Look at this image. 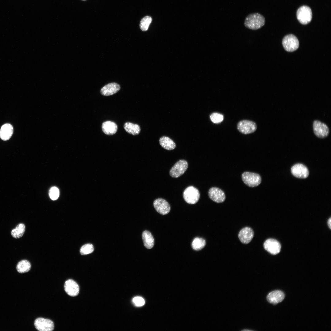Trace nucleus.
Wrapping results in <instances>:
<instances>
[{
	"mask_svg": "<svg viewBox=\"0 0 331 331\" xmlns=\"http://www.w3.org/2000/svg\"><path fill=\"white\" fill-rule=\"evenodd\" d=\"M265 23L264 17L259 13H255L250 14L246 17L244 25L249 29L257 30L263 26Z\"/></svg>",
	"mask_w": 331,
	"mask_h": 331,
	"instance_id": "nucleus-1",
	"label": "nucleus"
},
{
	"mask_svg": "<svg viewBox=\"0 0 331 331\" xmlns=\"http://www.w3.org/2000/svg\"><path fill=\"white\" fill-rule=\"evenodd\" d=\"M297 18L302 25H306L311 21L312 14L310 8L306 6L300 7L296 12Z\"/></svg>",
	"mask_w": 331,
	"mask_h": 331,
	"instance_id": "nucleus-2",
	"label": "nucleus"
},
{
	"mask_svg": "<svg viewBox=\"0 0 331 331\" xmlns=\"http://www.w3.org/2000/svg\"><path fill=\"white\" fill-rule=\"evenodd\" d=\"M242 178L244 183L250 187H254L259 185L261 181V176L256 173L245 172L242 175Z\"/></svg>",
	"mask_w": 331,
	"mask_h": 331,
	"instance_id": "nucleus-3",
	"label": "nucleus"
},
{
	"mask_svg": "<svg viewBox=\"0 0 331 331\" xmlns=\"http://www.w3.org/2000/svg\"><path fill=\"white\" fill-rule=\"evenodd\" d=\"M183 196L184 200L187 203L194 204L199 200L200 193L197 188L193 186H190L184 191Z\"/></svg>",
	"mask_w": 331,
	"mask_h": 331,
	"instance_id": "nucleus-4",
	"label": "nucleus"
},
{
	"mask_svg": "<svg viewBox=\"0 0 331 331\" xmlns=\"http://www.w3.org/2000/svg\"><path fill=\"white\" fill-rule=\"evenodd\" d=\"M282 44L285 50L288 52L296 50L299 47V43L296 37L293 34H288L283 38Z\"/></svg>",
	"mask_w": 331,
	"mask_h": 331,
	"instance_id": "nucleus-5",
	"label": "nucleus"
},
{
	"mask_svg": "<svg viewBox=\"0 0 331 331\" xmlns=\"http://www.w3.org/2000/svg\"><path fill=\"white\" fill-rule=\"evenodd\" d=\"M237 128L240 132L244 134H248L254 132L257 129V126L253 121L243 120L238 123Z\"/></svg>",
	"mask_w": 331,
	"mask_h": 331,
	"instance_id": "nucleus-6",
	"label": "nucleus"
},
{
	"mask_svg": "<svg viewBox=\"0 0 331 331\" xmlns=\"http://www.w3.org/2000/svg\"><path fill=\"white\" fill-rule=\"evenodd\" d=\"M313 127L314 134L319 138H325L329 134V129L328 126L320 121H314Z\"/></svg>",
	"mask_w": 331,
	"mask_h": 331,
	"instance_id": "nucleus-7",
	"label": "nucleus"
},
{
	"mask_svg": "<svg viewBox=\"0 0 331 331\" xmlns=\"http://www.w3.org/2000/svg\"><path fill=\"white\" fill-rule=\"evenodd\" d=\"M188 167L187 162L184 160H181L177 162L170 169V175L172 177H178L184 173Z\"/></svg>",
	"mask_w": 331,
	"mask_h": 331,
	"instance_id": "nucleus-8",
	"label": "nucleus"
},
{
	"mask_svg": "<svg viewBox=\"0 0 331 331\" xmlns=\"http://www.w3.org/2000/svg\"><path fill=\"white\" fill-rule=\"evenodd\" d=\"M35 328L39 331H51L54 328L53 321L48 319L39 318L35 321Z\"/></svg>",
	"mask_w": 331,
	"mask_h": 331,
	"instance_id": "nucleus-9",
	"label": "nucleus"
},
{
	"mask_svg": "<svg viewBox=\"0 0 331 331\" xmlns=\"http://www.w3.org/2000/svg\"><path fill=\"white\" fill-rule=\"evenodd\" d=\"M291 172L294 177L299 178H306L309 175L307 168L300 163L296 164L293 166L291 169Z\"/></svg>",
	"mask_w": 331,
	"mask_h": 331,
	"instance_id": "nucleus-10",
	"label": "nucleus"
},
{
	"mask_svg": "<svg viewBox=\"0 0 331 331\" xmlns=\"http://www.w3.org/2000/svg\"><path fill=\"white\" fill-rule=\"evenodd\" d=\"M153 205L156 210L162 215L168 214L170 210V207L169 203L165 200L158 198L154 202Z\"/></svg>",
	"mask_w": 331,
	"mask_h": 331,
	"instance_id": "nucleus-11",
	"label": "nucleus"
},
{
	"mask_svg": "<svg viewBox=\"0 0 331 331\" xmlns=\"http://www.w3.org/2000/svg\"><path fill=\"white\" fill-rule=\"evenodd\" d=\"M208 195L210 198L217 203L223 202L226 199V196L224 192L219 188L212 187L208 191Z\"/></svg>",
	"mask_w": 331,
	"mask_h": 331,
	"instance_id": "nucleus-12",
	"label": "nucleus"
},
{
	"mask_svg": "<svg viewBox=\"0 0 331 331\" xmlns=\"http://www.w3.org/2000/svg\"><path fill=\"white\" fill-rule=\"evenodd\" d=\"M264 249L268 252L273 255L279 253L281 249V245L276 240L269 238L267 240L264 244Z\"/></svg>",
	"mask_w": 331,
	"mask_h": 331,
	"instance_id": "nucleus-13",
	"label": "nucleus"
},
{
	"mask_svg": "<svg viewBox=\"0 0 331 331\" xmlns=\"http://www.w3.org/2000/svg\"><path fill=\"white\" fill-rule=\"evenodd\" d=\"M64 288L66 293L71 296H77L79 293V287L78 284L72 279H68L65 281Z\"/></svg>",
	"mask_w": 331,
	"mask_h": 331,
	"instance_id": "nucleus-14",
	"label": "nucleus"
},
{
	"mask_svg": "<svg viewBox=\"0 0 331 331\" xmlns=\"http://www.w3.org/2000/svg\"><path fill=\"white\" fill-rule=\"evenodd\" d=\"M254 232L253 230L249 227H245L242 229L239 233L238 238L240 241L243 243H249L253 239Z\"/></svg>",
	"mask_w": 331,
	"mask_h": 331,
	"instance_id": "nucleus-15",
	"label": "nucleus"
},
{
	"mask_svg": "<svg viewBox=\"0 0 331 331\" xmlns=\"http://www.w3.org/2000/svg\"><path fill=\"white\" fill-rule=\"evenodd\" d=\"M284 298L285 295L282 291L276 290L269 293L267 296V299L268 302L275 305L282 302Z\"/></svg>",
	"mask_w": 331,
	"mask_h": 331,
	"instance_id": "nucleus-16",
	"label": "nucleus"
},
{
	"mask_svg": "<svg viewBox=\"0 0 331 331\" xmlns=\"http://www.w3.org/2000/svg\"><path fill=\"white\" fill-rule=\"evenodd\" d=\"M120 87L117 83L115 82L108 83L103 87L101 89V94L105 96L112 95L118 92Z\"/></svg>",
	"mask_w": 331,
	"mask_h": 331,
	"instance_id": "nucleus-17",
	"label": "nucleus"
},
{
	"mask_svg": "<svg viewBox=\"0 0 331 331\" xmlns=\"http://www.w3.org/2000/svg\"><path fill=\"white\" fill-rule=\"evenodd\" d=\"M102 129L103 132L106 135H112L116 133L117 130V126L114 122L106 121L102 124Z\"/></svg>",
	"mask_w": 331,
	"mask_h": 331,
	"instance_id": "nucleus-18",
	"label": "nucleus"
},
{
	"mask_svg": "<svg viewBox=\"0 0 331 331\" xmlns=\"http://www.w3.org/2000/svg\"><path fill=\"white\" fill-rule=\"evenodd\" d=\"M13 132L12 126L9 124L3 125L0 130V137L3 140L9 139L11 137Z\"/></svg>",
	"mask_w": 331,
	"mask_h": 331,
	"instance_id": "nucleus-19",
	"label": "nucleus"
},
{
	"mask_svg": "<svg viewBox=\"0 0 331 331\" xmlns=\"http://www.w3.org/2000/svg\"><path fill=\"white\" fill-rule=\"evenodd\" d=\"M144 246L148 249L153 248L154 245V239L151 233L148 231H144L142 235Z\"/></svg>",
	"mask_w": 331,
	"mask_h": 331,
	"instance_id": "nucleus-20",
	"label": "nucleus"
},
{
	"mask_svg": "<svg viewBox=\"0 0 331 331\" xmlns=\"http://www.w3.org/2000/svg\"><path fill=\"white\" fill-rule=\"evenodd\" d=\"M159 141L161 146L167 150H173L176 147L174 142L168 137L162 136L160 139Z\"/></svg>",
	"mask_w": 331,
	"mask_h": 331,
	"instance_id": "nucleus-21",
	"label": "nucleus"
},
{
	"mask_svg": "<svg viewBox=\"0 0 331 331\" xmlns=\"http://www.w3.org/2000/svg\"><path fill=\"white\" fill-rule=\"evenodd\" d=\"M124 127L126 132L134 135H138L141 130L140 127L138 125L131 122L125 123Z\"/></svg>",
	"mask_w": 331,
	"mask_h": 331,
	"instance_id": "nucleus-22",
	"label": "nucleus"
},
{
	"mask_svg": "<svg viewBox=\"0 0 331 331\" xmlns=\"http://www.w3.org/2000/svg\"><path fill=\"white\" fill-rule=\"evenodd\" d=\"M25 230V225L23 223H19L11 230V235L14 238H19L23 235Z\"/></svg>",
	"mask_w": 331,
	"mask_h": 331,
	"instance_id": "nucleus-23",
	"label": "nucleus"
},
{
	"mask_svg": "<svg viewBox=\"0 0 331 331\" xmlns=\"http://www.w3.org/2000/svg\"><path fill=\"white\" fill-rule=\"evenodd\" d=\"M31 268L30 262L27 260H23L17 263L16 268L17 271L20 273H24L29 271Z\"/></svg>",
	"mask_w": 331,
	"mask_h": 331,
	"instance_id": "nucleus-24",
	"label": "nucleus"
},
{
	"mask_svg": "<svg viewBox=\"0 0 331 331\" xmlns=\"http://www.w3.org/2000/svg\"><path fill=\"white\" fill-rule=\"evenodd\" d=\"M205 245L206 241L204 239L196 237L193 240L192 243V247L195 250H200L203 249Z\"/></svg>",
	"mask_w": 331,
	"mask_h": 331,
	"instance_id": "nucleus-25",
	"label": "nucleus"
},
{
	"mask_svg": "<svg viewBox=\"0 0 331 331\" xmlns=\"http://www.w3.org/2000/svg\"><path fill=\"white\" fill-rule=\"evenodd\" d=\"M152 21L151 17L149 16H146L141 20L139 26L143 31H146L148 29L149 26Z\"/></svg>",
	"mask_w": 331,
	"mask_h": 331,
	"instance_id": "nucleus-26",
	"label": "nucleus"
},
{
	"mask_svg": "<svg viewBox=\"0 0 331 331\" xmlns=\"http://www.w3.org/2000/svg\"><path fill=\"white\" fill-rule=\"evenodd\" d=\"M94 250L93 245L91 244H87L83 245L80 248V252L82 255H87L92 253Z\"/></svg>",
	"mask_w": 331,
	"mask_h": 331,
	"instance_id": "nucleus-27",
	"label": "nucleus"
},
{
	"mask_svg": "<svg viewBox=\"0 0 331 331\" xmlns=\"http://www.w3.org/2000/svg\"><path fill=\"white\" fill-rule=\"evenodd\" d=\"M210 118L212 122L217 124L222 122L224 118L223 115L222 114L215 112L211 115Z\"/></svg>",
	"mask_w": 331,
	"mask_h": 331,
	"instance_id": "nucleus-28",
	"label": "nucleus"
},
{
	"mask_svg": "<svg viewBox=\"0 0 331 331\" xmlns=\"http://www.w3.org/2000/svg\"><path fill=\"white\" fill-rule=\"evenodd\" d=\"M59 190L57 188L53 187L51 188L49 192V195L51 200H56L59 197Z\"/></svg>",
	"mask_w": 331,
	"mask_h": 331,
	"instance_id": "nucleus-29",
	"label": "nucleus"
},
{
	"mask_svg": "<svg viewBox=\"0 0 331 331\" xmlns=\"http://www.w3.org/2000/svg\"><path fill=\"white\" fill-rule=\"evenodd\" d=\"M132 301L135 305L137 306H143L145 303L144 299L141 297H135L133 299Z\"/></svg>",
	"mask_w": 331,
	"mask_h": 331,
	"instance_id": "nucleus-30",
	"label": "nucleus"
},
{
	"mask_svg": "<svg viewBox=\"0 0 331 331\" xmlns=\"http://www.w3.org/2000/svg\"><path fill=\"white\" fill-rule=\"evenodd\" d=\"M327 223L329 228L331 229V218H330L328 219Z\"/></svg>",
	"mask_w": 331,
	"mask_h": 331,
	"instance_id": "nucleus-31",
	"label": "nucleus"
},
{
	"mask_svg": "<svg viewBox=\"0 0 331 331\" xmlns=\"http://www.w3.org/2000/svg\"><path fill=\"white\" fill-rule=\"evenodd\" d=\"M82 0V1H85V0Z\"/></svg>",
	"mask_w": 331,
	"mask_h": 331,
	"instance_id": "nucleus-32",
	"label": "nucleus"
}]
</instances>
